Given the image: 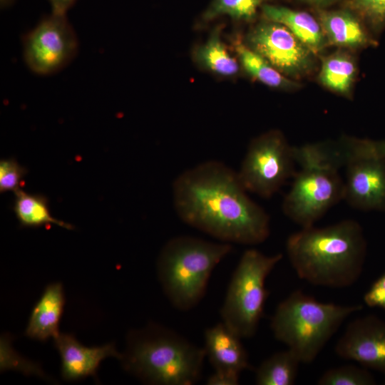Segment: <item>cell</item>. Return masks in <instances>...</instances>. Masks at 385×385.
<instances>
[{
	"label": "cell",
	"mask_w": 385,
	"mask_h": 385,
	"mask_svg": "<svg viewBox=\"0 0 385 385\" xmlns=\"http://www.w3.org/2000/svg\"><path fill=\"white\" fill-rule=\"evenodd\" d=\"M247 192L237 172L217 160L185 170L173 185L174 208L185 224L224 242L257 245L270 235V217Z\"/></svg>",
	"instance_id": "cell-1"
},
{
	"label": "cell",
	"mask_w": 385,
	"mask_h": 385,
	"mask_svg": "<svg viewBox=\"0 0 385 385\" xmlns=\"http://www.w3.org/2000/svg\"><path fill=\"white\" fill-rule=\"evenodd\" d=\"M366 247L363 229L354 220L324 227H302L286 242L289 260L300 279L333 288L346 287L357 281Z\"/></svg>",
	"instance_id": "cell-2"
},
{
	"label": "cell",
	"mask_w": 385,
	"mask_h": 385,
	"mask_svg": "<svg viewBox=\"0 0 385 385\" xmlns=\"http://www.w3.org/2000/svg\"><path fill=\"white\" fill-rule=\"evenodd\" d=\"M204 348L155 324L131 331L120 359L125 370L158 385H192L200 378Z\"/></svg>",
	"instance_id": "cell-3"
},
{
	"label": "cell",
	"mask_w": 385,
	"mask_h": 385,
	"mask_svg": "<svg viewBox=\"0 0 385 385\" xmlns=\"http://www.w3.org/2000/svg\"><path fill=\"white\" fill-rule=\"evenodd\" d=\"M339 143H318L294 147L296 171L282 210L292 221L307 227L314 225L331 207L344 200V180L339 170L345 166Z\"/></svg>",
	"instance_id": "cell-4"
},
{
	"label": "cell",
	"mask_w": 385,
	"mask_h": 385,
	"mask_svg": "<svg viewBox=\"0 0 385 385\" xmlns=\"http://www.w3.org/2000/svg\"><path fill=\"white\" fill-rule=\"evenodd\" d=\"M232 250L230 243L182 235L168 240L157 262L158 275L171 304L180 311L202 299L215 267Z\"/></svg>",
	"instance_id": "cell-5"
},
{
	"label": "cell",
	"mask_w": 385,
	"mask_h": 385,
	"mask_svg": "<svg viewBox=\"0 0 385 385\" xmlns=\"http://www.w3.org/2000/svg\"><path fill=\"white\" fill-rule=\"evenodd\" d=\"M362 305L324 303L300 290L277 306L270 327L274 337L286 344L301 363L312 362L343 322Z\"/></svg>",
	"instance_id": "cell-6"
},
{
	"label": "cell",
	"mask_w": 385,
	"mask_h": 385,
	"mask_svg": "<svg viewBox=\"0 0 385 385\" xmlns=\"http://www.w3.org/2000/svg\"><path fill=\"white\" fill-rule=\"evenodd\" d=\"M282 257L281 253L266 255L255 249L242 254L220 309L222 322L241 339L256 333L268 295L266 279Z\"/></svg>",
	"instance_id": "cell-7"
},
{
	"label": "cell",
	"mask_w": 385,
	"mask_h": 385,
	"mask_svg": "<svg viewBox=\"0 0 385 385\" xmlns=\"http://www.w3.org/2000/svg\"><path fill=\"white\" fill-rule=\"evenodd\" d=\"M294 147L278 130H272L250 143L238 177L247 192L263 198L272 197L296 171Z\"/></svg>",
	"instance_id": "cell-8"
},
{
	"label": "cell",
	"mask_w": 385,
	"mask_h": 385,
	"mask_svg": "<svg viewBox=\"0 0 385 385\" xmlns=\"http://www.w3.org/2000/svg\"><path fill=\"white\" fill-rule=\"evenodd\" d=\"M79 43L66 14L51 12L22 37L24 61L39 76L55 74L76 56Z\"/></svg>",
	"instance_id": "cell-9"
},
{
	"label": "cell",
	"mask_w": 385,
	"mask_h": 385,
	"mask_svg": "<svg viewBox=\"0 0 385 385\" xmlns=\"http://www.w3.org/2000/svg\"><path fill=\"white\" fill-rule=\"evenodd\" d=\"M247 43L287 77H302L313 67L314 53L279 23L265 19L258 24L249 33Z\"/></svg>",
	"instance_id": "cell-10"
},
{
	"label": "cell",
	"mask_w": 385,
	"mask_h": 385,
	"mask_svg": "<svg viewBox=\"0 0 385 385\" xmlns=\"http://www.w3.org/2000/svg\"><path fill=\"white\" fill-rule=\"evenodd\" d=\"M344 200L364 212H385V159L354 155L348 161Z\"/></svg>",
	"instance_id": "cell-11"
},
{
	"label": "cell",
	"mask_w": 385,
	"mask_h": 385,
	"mask_svg": "<svg viewBox=\"0 0 385 385\" xmlns=\"http://www.w3.org/2000/svg\"><path fill=\"white\" fill-rule=\"evenodd\" d=\"M335 352L380 372L385 379V322L374 315L352 321L338 340Z\"/></svg>",
	"instance_id": "cell-12"
},
{
	"label": "cell",
	"mask_w": 385,
	"mask_h": 385,
	"mask_svg": "<svg viewBox=\"0 0 385 385\" xmlns=\"http://www.w3.org/2000/svg\"><path fill=\"white\" fill-rule=\"evenodd\" d=\"M54 346L61 359V376L66 381H75L91 376L96 377L100 363L108 356L120 359L122 354L110 343L101 346L87 347L76 339L73 335L59 333Z\"/></svg>",
	"instance_id": "cell-13"
},
{
	"label": "cell",
	"mask_w": 385,
	"mask_h": 385,
	"mask_svg": "<svg viewBox=\"0 0 385 385\" xmlns=\"http://www.w3.org/2000/svg\"><path fill=\"white\" fill-rule=\"evenodd\" d=\"M204 350L215 371L240 376L250 368L241 338L222 322L205 332Z\"/></svg>",
	"instance_id": "cell-14"
},
{
	"label": "cell",
	"mask_w": 385,
	"mask_h": 385,
	"mask_svg": "<svg viewBox=\"0 0 385 385\" xmlns=\"http://www.w3.org/2000/svg\"><path fill=\"white\" fill-rule=\"evenodd\" d=\"M317 16L327 43L361 48L376 43L361 19L348 8L331 11L318 9Z\"/></svg>",
	"instance_id": "cell-15"
},
{
	"label": "cell",
	"mask_w": 385,
	"mask_h": 385,
	"mask_svg": "<svg viewBox=\"0 0 385 385\" xmlns=\"http://www.w3.org/2000/svg\"><path fill=\"white\" fill-rule=\"evenodd\" d=\"M65 304L61 282L48 284L31 312L25 334L33 339L46 341L58 334V326Z\"/></svg>",
	"instance_id": "cell-16"
},
{
	"label": "cell",
	"mask_w": 385,
	"mask_h": 385,
	"mask_svg": "<svg viewBox=\"0 0 385 385\" xmlns=\"http://www.w3.org/2000/svg\"><path fill=\"white\" fill-rule=\"evenodd\" d=\"M261 9L266 20L285 26L314 53L320 52L327 43L319 21L309 13L267 4Z\"/></svg>",
	"instance_id": "cell-17"
},
{
	"label": "cell",
	"mask_w": 385,
	"mask_h": 385,
	"mask_svg": "<svg viewBox=\"0 0 385 385\" xmlns=\"http://www.w3.org/2000/svg\"><path fill=\"white\" fill-rule=\"evenodd\" d=\"M14 194L12 210L21 227L36 228L53 224L73 229L72 225L52 216L48 200L43 195L29 193L21 188Z\"/></svg>",
	"instance_id": "cell-18"
},
{
	"label": "cell",
	"mask_w": 385,
	"mask_h": 385,
	"mask_svg": "<svg viewBox=\"0 0 385 385\" xmlns=\"http://www.w3.org/2000/svg\"><path fill=\"white\" fill-rule=\"evenodd\" d=\"M233 48L245 71L260 83L272 88H296L298 84L274 68L264 57L240 38L233 41Z\"/></svg>",
	"instance_id": "cell-19"
},
{
	"label": "cell",
	"mask_w": 385,
	"mask_h": 385,
	"mask_svg": "<svg viewBox=\"0 0 385 385\" xmlns=\"http://www.w3.org/2000/svg\"><path fill=\"white\" fill-rule=\"evenodd\" d=\"M298 357L290 349L277 352L263 361L255 372L258 385H292L297 378Z\"/></svg>",
	"instance_id": "cell-20"
},
{
	"label": "cell",
	"mask_w": 385,
	"mask_h": 385,
	"mask_svg": "<svg viewBox=\"0 0 385 385\" xmlns=\"http://www.w3.org/2000/svg\"><path fill=\"white\" fill-rule=\"evenodd\" d=\"M356 73L353 58L345 53H335L322 60L319 81L326 88L342 96H349Z\"/></svg>",
	"instance_id": "cell-21"
},
{
	"label": "cell",
	"mask_w": 385,
	"mask_h": 385,
	"mask_svg": "<svg viewBox=\"0 0 385 385\" xmlns=\"http://www.w3.org/2000/svg\"><path fill=\"white\" fill-rule=\"evenodd\" d=\"M215 29L209 38L195 52L197 61L206 69L222 76H232L238 73L239 63L227 51Z\"/></svg>",
	"instance_id": "cell-22"
},
{
	"label": "cell",
	"mask_w": 385,
	"mask_h": 385,
	"mask_svg": "<svg viewBox=\"0 0 385 385\" xmlns=\"http://www.w3.org/2000/svg\"><path fill=\"white\" fill-rule=\"evenodd\" d=\"M269 0H212L202 14V21H210L221 16L237 21H251L257 10Z\"/></svg>",
	"instance_id": "cell-23"
},
{
	"label": "cell",
	"mask_w": 385,
	"mask_h": 385,
	"mask_svg": "<svg viewBox=\"0 0 385 385\" xmlns=\"http://www.w3.org/2000/svg\"><path fill=\"white\" fill-rule=\"evenodd\" d=\"M346 8L361 19L371 34H379L385 29V0H348Z\"/></svg>",
	"instance_id": "cell-24"
},
{
	"label": "cell",
	"mask_w": 385,
	"mask_h": 385,
	"mask_svg": "<svg viewBox=\"0 0 385 385\" xmlns=\"http://www.w3.org/2000/svg\"><path fill=\"white\" fill-rule=\"evenodd\" d=\"M376 381L366 369L346 365L327 370L317 381L319 385H373Z\"/></svg>",
	"instance_id": "cell-25"
},
{
	"label": "cell",
	"mask_w": 385,
	"mask_h": 385,
	"mask_svg": "<svg viewBox=\"0 0 385 385\" xmlns=\"http://www.w3.org/2000/svg\"><path fill=\"white\" fill-rule=\"evenodd\" d=\"M9 335L1 337V371L6 369L18 370L24 374H34L46 378L38 365L26 359L15 352L11 346Z\"/></svg>",
	"instance_id": "cell-26"
},
{
	"label": "cell",
	"mask_w": 385,
	"mask_h": 385,
	"mask_svg": "<svg viewBox=\"0 0 385 385\" xmlns=\"http://www.w3.org/2000/svg\"><path fill=\"white\" fill-rule=\"evenodd\" d=\"M27 173L26 168L16 158H9L0 160V192H14L20 189L21 183Z\"/></svg>",
	"instance_id": "cell-27"
},
{
	"label": "cell",
	"mask_w": 385,
	"mask_h": 385,
	"mask_svg": "<svg viewBox=\"0 0 385 385\" xmlns=\"http://www.w3.org/2000/svg\"><path fill=\"white\" fill-rule=\"evenodd\" d=\"M364 302L369 307H377L385 310V272L365 293Z\"/></svg>",
	"instance_id": "cell-28"
},
{
	"label": "cell",
	"mask_w": 385,
	"mask_h": 385,
	"mask_svg": "<svg viewBox=\"0 0 385 385\" xmlns=\"http://www.w3.org/2000/svg\"><path fill=\"white\" fill-rule=\"evenodd\" d=\"M356 150L361 155H373L385 159V140L359 139Z\"/></svg>",
	"instance_id": "cell-29"
},
{
	"label": "cell",
	"mask_w": 385,
	"mask_h": 385,
	"mask_svg": "<svg viewBox=\"0 0 385 385\" xmlns=\"http://www.w3.org/2000/svg\"><path fill=\"white\" fill-rule=\"evenodd\" d=\"M240 376L216 371L210 375L207 380L208 385H237L239 384Z\"/></svg>",
	"instance_id": "cell-30"
},
{
	"label": "cell",
	"mask_w": 385,
	"mask_h": 385,
	"mask_svg": "<svg viewBox=\"0 0 385 385\" xmlns=\"http://www.w3.org/2000/svg\"><path fill=\"white\" fill-rule=\"evenodd\" d=\"M51 12L59 14H67L68 11L73 7L77 0H48Z\"/></svg>",
	"instance_id": "cell-31"
},
{
	"label": "cell",
	"mask_w": 385,
	"mask_h": 385,
	"mask_svg": "<svg viewBox=\"0 0 385 385\" xmlns=\"http://www.w3.org/2000/svg\"><path fill=\"white\" fill-rule=\"evenodd\" d=\"M303 1H304L307 4H309L311 5L318 7V9H323V7L329 6L338 1L339 0H303Z\"/></svg>",
	"instance_id": "cell-32"
},
{
	"label": "cell",
	"mask_w": 385,
	"mask_h": 385,
	"mask_svg": "<svg viewBox=\"0 0 385 385\" xmlns=\"http://www.w3.org/2000/svg\"><path fill=\"white\" fill-rule=\"evenodd\" d=\"M16 0H0V5L1 9H6L11 6Z\"/></svg>",
	"instance_id": "cell-33"
}]
</instances>
